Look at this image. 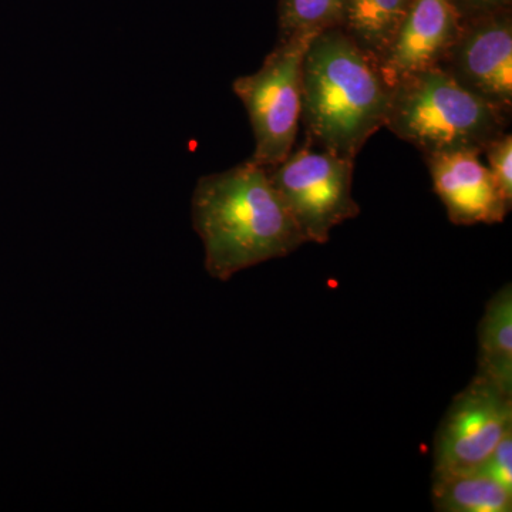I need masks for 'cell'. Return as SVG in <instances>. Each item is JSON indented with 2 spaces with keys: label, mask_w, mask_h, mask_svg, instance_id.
Returning <instances> with one entry per match:
<instances>
[{
  "label": "cell",
  "mask_w": 512,
  "mask_h": 512,
  "mask_svg": "<svg viewBox=\"0 0 512 512\" xmlns=\"http://www.w3.org/2000/svg\"><path fill=\"white\" fill-rule=\"evenodd\" d=\"M192 225L212 278L232 276L308 244L264 165L245 163L205 175L191 201Z\"/></svg>",
  "instance_id": "1"
},
{
  "label": "cell",
  "mask_w": 512,
  "mask_h": 512,
  "mask_svg": "<svg viewBox=\"0 0 512 512\" xmlns=\"http://www.w3.org/2000/svg\"><path fill=\"white\" fill-rule=\"evenodd\" d=\"M390 100L392 86L377 60L339 26L312 40L302 67L305 140L356 160L367 140L386 126Z\"/></svg>",
  "instance_id": "2"
},
{
  "label": "cell",
  "mask_w": 512,
  "mask_h": 512,
  "mask_svg": "<svg viewBox=\"0 0 512 512\" xmlns=\"http://www.w3.org/2000/svg\"><path fill=\"white\" fill-rule=\"evenodd\" d=\"M511 111L454 82L440 67L412 74L392 87L387 130L423 156L477 151L507 133Z\"/></svg>",
  "instance_id": "3"
},
{
  "label": "cell",
  "mask_w": 512,
  "mask_h": 512,
  "mask_svg": "<svg viewBox=\"0 0 512 512\" xmlns=\"http://www.w3.org/2000/svg\"><path fill=\"white\" fill-rule=\"evenodd\" d=\"M316 36L278 40L261 69L232 84L248 111L255 138L251 160L256 164L275 167L295 147L301 128L303 59Z\"/></svg>",
  "instance_id": "4"
},
{
  "label": "cell",
  "mask_w": 512,
  "mask_h": 512,
  "mask_svg": "<svg viewBox=\"0 0 512 512\" xmlns=\"http://www.w3.org/2000/svg\"><path fill=\"white\" fill-rule=\"evenodd\" d=\"M355 160L305 140L275 167L266 168L275 190L306 242L326 244L330 232L360 214L352 194Z\"/></svg>",
  "instance_id": "5"
},
{
  "label": "cell",
  "mask_w": 512,
  "mask_h": 512,
  "mask_svg": "<svg viewBox=\"0 0 512 512\" xmlns=\"http://www.w3.org/2000/svg\"><path fill=\"white\" fill-rule=\"evenodd\" d=\"M512 433V393L476 375L454 397L434 441L433 476L481 471Z\"/></svg>",
  "instance_id": "6"
},
{
  "label": "cell",
  "mask_w": 512,
  "mask_h": 512,
  "mask_svg": "<svg viewBox=\"0 0 512 512\" xmlns=\"http://www.w3.org/2000/svg\"><path fill=\"white\" fill-rule=\"evenodd\" d=\"M439 67L467 92L511 111V9L463 20L460 35Z\"/></svg>",
  "instance_id": "7"
},
{
  "label": "cell",
  "mask_w": 512,
  "mask_h": 512,
  "mask_svg": "<svg viewBox=\"0 0 512 512\" xmlns=\"http://www.w3.org/2000/svg\"><path fill=\"white\" fill-rule=\"evenodd\" d=\"M434 192L456 225L500 224L512 205L495 183L477 151H450L424 156Z\"/></svg>",
  "instance_id": "8"
},
{
  "label": "cell",
  "mask_w": 512,
  "mask_h": 512,
  "mask_svg": "<svg viewBox=\"0 0 512 512\" xmlns=\"http://www.w3.org/2000/svg\"><path fill=\"white\" fill-rule=\"evenodd\" d=\"M463 20L450 0H414L392 43L379 60L390 86L439 67L461 32Z\"/></svg>",
  "instance_id": "9"
},
{
  "label": "cell",
  "mask_w": 512,
  "mask_h": 512,
  "mask_svg": "<svg viewBox=\"0 0 512 512\" xmlns=\"http://www.w3.org/2000/svg\"><path fill=\"white\" fill-rule=\"evenodd\" d=\"M504 392L512 393V289L505 285L485 306L478 326V369Z\"/></svg>",
  "instance_id": "10"
},
{
  "label": "cell",
  "mask_w": 512,
  "mask_h": 512,
  "mask_svg": "<svg viewBox=\"0 0 512 512\" xmlns=\"http://www.w3.org/2000/svg\"><path fill=\"white\" fill-rule=\"evenodd\" d=\"M414 0H345L340 29L367 55L382 59Z\"/></svg>",
  "instance_id": "11"
},
{
  "label": "cell",
  "mask_w": 512,
  "mask_h": 512,
  "mask_svg": "<svg viewBox=\"0 0 512 512\" xmlns=\"http://www.w3.org/2000/svg\"><path fill=\"white\" fill-rule=\"evenodd\" d=\"M433 504L440 512H511L512 491L481 471L433 476Z\"/></svg>",
  "instance_id": "12"
},
{
  "label": "cell",
  "mask_w": 512,
  "mask_h": 512,
  "mask_svg": "<svg viewBox=\"0 0 512 512\" xmlns=\"http://www.w3.org/2000/svg\"><path fill=\"white\" fill-rule=\"evenodd\" d=\"M345 0H279V40L340 28Z\"/></svg>",
  "instance_id": "13"
},
{
  "label": "cell",
  "mask_w": 512,
  "mask_h": 512,
  "mask_svg": "<svg viewBox=\"0 0 512 512\" xmlns=\"http://www.w3.org/2000/svg\"><path fill=\"white\" fill-rule=\"evenodd\" d=\"M487 167L493 175L505 200L512 205V136L510 131L501 134L484 148Z\"/></svg>",
  "instance_id": "14"
},
{
  "label": "cell",
  "mask_w": 512,
  "mask_h": 512,
  "mask_svg": "<svg viewBox=\"0 0 512 512\" xmlns=\"http://www.w3.org/2000/svg\"><path fill=\"white\" fill-rule=\"evenodd\" d=\"M481 473L512 491V433L494 448Z\"/></svg>",
  "instance_id": "15"
},
{
  "label": "cell",
  "mask_w": 512,
  "mask_h": 512,
  "mask_svg": "<svg viewBox=\"0 0 512 512\" xmlns=\"http://www.w3.org/2000/svg\"><path fill=\"white\" fill-rule=\"evenodd\" d=\"M461 20L478 18L498 10L511 9L512 0H450Z\"/></svg>",
  "instance_id": "16"
}]
</instances>
